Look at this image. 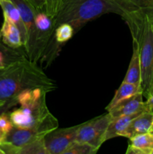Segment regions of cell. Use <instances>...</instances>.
Instances as JSON below:
<instances>
[{"instance_id":"obj_12","label":"cell","mask_w":153,"mask_h":154,"mask_svg":"<svg viewBox=\"0 0 153 154\" xmlns=\"http://www.w3.org/2000/svg\"><path fill=\"white\" fill-rule=\"evenodd\" d=\"M153 151V134L151 132L136 135L129 139L127 154H152Z\"/></svg>"},{"instance_id":"obj_11","label":"cell","mask_w":153,"mask_h":154,"mask_svg":"<svg viewBox=\"0 0 153 154\" xmlns=\"http://www.w3.org/2000/svg\"><path fill=\"white\" fill-rule=\"evenodd\" d=\"M0 38L8 48L18 49L23 47V41L20 31L6 17H4L2 26L0 29Z\"/></svg>"},{"instance_id":"obj_30","label":"cell","mask_w":153,"mask_h":154,"mask_svg":"<svg viewBox=\"0 0 153 154\" xmlns=\"http://www.w3.org/2000/svg\"><path fill=\"white\" fill-rule=\"evenodd\" d=\"M152 154H153V151H152Z\"/></svg>"},{"instance_id":"obj_20","label":"cell","mask_w":153,"mask_h":154,"mask_svg":"<svg viewBox=\"0 0 153 154\" xmlns=\"http://www.w3.org/2000/svg\"><path fill=\"white\" fill-rule=\"evenodd\" d=\"M133 11L139 10L153 14V0H123Z\"/></svg>"},{"instance_id":"obj_10","label":"cell","mask_w":153,"mask_h":154,"mask_svg":"<svg viewBox=\"0 0 153 154\" xmlns=\"http://www.w3.org/2000/svg\"><path fill=\"white\" fill-rule=\"evenodd\" d=\"M152 123L153 113L148 110L143 111L129 123L120 137H125L130 139L136 135L149 132Z\"/></svg>"},{"instance_id":"obj_27","label":"cell","mask_w":153,"mask_h":154,"mask_svg":"<svg viewBox=\"0 0 153 154\" xmlns=\"http://www.w3.org/2000/svg\"><path fill=\"white\" fill-rule=\"evenodd\" d=\"M149 132H151V133L153 134V123H152V127H151V129H150Z\"/></svg>"},{"instance_id":"obj_21","label":"cell","mask_w":153,"mask_h":154,"mask_svg":"<svg viewBox=\"0 0 153 154\" xmlns=\"http://www.w3.org/2000/svg\"><path fill=\"white\" fill-rule=\"evenodd\" d=\"M14 124L10 120L9 114L2 113L0 114V129L6 134L10 132L14 127Z\"/></svg>"},{"instance_id":"obj_19","label":"cell","mask_w":153,"mask_h":154,"mask_svg":"<svg viewBox=\"0 0 153 154\" xmlns=\"http://www.w3.org/2000/svg\"><path fill=\"white\" fill-rule=\"evenodd\" d=\"M98 150V149L90 144L75 141L64 151V154H94Z\"/></svg>"},{"instance_id":"obj_9","label":"cell","mask_w":153,"mask_h":154,"mask_svg":"<svg viewBox=\"0 0 153 154\" xmlns=\"http://www.w3.org/2000/svg\"><path fill=\"white\" fill-rule=\"evenodd\" d=\"M142 93H138L132 97L120 102L107 112L110 114L112 118L120 116L140 114L143 111H147L145 102L142 100Z\"/></svg>"},{"instance_id":"obj_24","label":"cell","mask_w":153,"mask_h":154,"mask_svg":"<svg viewBox=\"0 0 153 154\" xmlns=\"http://www.w3.org/2000/svg\"><path fill=\"white\" fill-rule=\"evenodd\" d=\"M145 104L147 110L153 113V90H152L148 97L146 98V101L145 102Z\"/></svg>"},{"instance_id":"obj_31","label":"cell","mask_w":153,"mask_h":154,"mask_svg":"<svg viewBox=\"0 0 153 154\" xmlns=\"http://www.w3.org/2000/svg\"><path fill=\"white\" fill-rule=\"evenodd\" d=\"M61 2H62V1H61Z\"/></svg>"},{"instance_id":"obj_6","label":"cell","mask_w":153,"mask_h":154,"mask_svg":"<svg viewBox=\"0 0 153 154\" xmlns=\"http://www.w3.org/2000/svg\"><path fill=\"white\" fill-rule=\"evenodd\" d=\"M112 117L109 112L82 123L76 141L86 143L99 149L105 142V134Z\"/></svg>"},{"instance_id":"obj_16","label":"cell","mask_w":153,"mask_h":154,"mask_svg":"<svg viewBox=\"0 0 153 154\" xmlns=\"http://www.w3.org/2000/svg\"><path fill=\"white\" fill-rule=\"evenodd\" d=\"M139 114H135L132 115L120 116L112 118L105 134V141L116 137H120L121 133L125 129L129 123Z\"/></svg>"},{"instance_id":"obj_1","label":"cell","mask_w":153,"mask_h":154,"mask_svg":"<svg viewBox=\"0 0 153 154\" xmlns=\"http://www.w3.org/2000/svg\"><path fill=\"white\" fill-rule=\"evenodd\" d=\"M32 88H43L52 92L56 89V85L37 63L30 61L26 57L0 69V100L5 102L3 107H11L21 92Z\"/></svg>"},{"instance_id":"obj_23","label":"cell","mask_w":153,"mask_h":154,"mask_svg":"<svg viewBox=\"0 0 153 154\" xmlns=\"http://www.w3.org/2000/svg\"><path fill=\"white\" fill-rule=\"evenodd\" d=\"M36 11H45L46 0H26Z\"/></svg>"},{"instance_id":"obj_25","label":"cell","mask_w":153,"mask_h":154,"mask_svg":"<svg viewBox=\"0 0 153 154\" xmlns=\"http://www.w3.org/2000/svg\"><path fill=\"white\" fill-rule=\"evenodd\" d=\"M5 137H6L5 132H4L2 130L0 129V144H1L2 142H4V140H5Z\"/></svg>"},{"instance_id":"obj_3","label":"cell","mask_w":153,"mask_h":154,"mask_svg":"<svg viewBox=\"0 0 153 154\" xmlns=\"http://www.w3.org/2000/svg\"><path fill=\"white\" fill-rule=\"evenodd\" d=\"M125 20L138 47L141 65V89L146 99L153 90V17L142 11L126 12Z\"/></svg>"},{"instance_id":"obj_26","label":"cell","mask_w":153,"mask_h":154,"mask_svg":"<svg viewBox=\"0 0 153 154\" xmlns=\"http://www.w3.org/2000/svg\"><path fill=\"white\" fill-rule=\"evenodd\" d=\"M4 104H5V102H4V101H2L0 100V108H2V107H3L4 105Z\"/></svg>"},{"instance_id":"obj_5","label":"cell","mask_w":153,"mask_h":154,"mask_svg":"<svg viewBox=\"0 0 153 154\" xmlns=\"http://www.w3.org/2000/svg\"><path fill=\"white\" fill-rule=\"evenodd\" d=\"M58 127V121L52 114L44 121L32 128L13 129L6 134V142L10 143L18 147H22L33 141L44 138L46 134Z\"/></svg>"},{"instance_id":"obj_2","label":"cell","mask_w":153,"mask_h":154,"mask_svg":"<svg viewBox=\"0 0 153 154\" xmlns=\"http://www.w3.org/2000/svg\"><path fill=\"white\" fill-rule=\"evenodd\" d=\"M131 11L123 0H62L52 23L55 29L62 23L70 24L76 33L86 23L105 14L122 17Z\"/></svg>"},{"instance_id":"obj_14","label":"cell","mask_w":153,"mask_h":154,"mask_svg":"<svg viewBox=\"0 0 153 154\" xmlns=\"http://www.w3.org/2000/svg\"><path fill=\"white\" fill-rule=\"evenodd\" d=\"M124 82L141 87V65L140 53L136 42L133 41V54L129 63L127 73L124 76Z\"/></svg>"},{"instance_id":"obj_28","label":"cell","mask_w":153,"mask_h":154,"mask_svg":"<svg viewBox=\"0 0 153 154\" xmlns=\"http://www.w3.org/2000/svg\"><path fill=\"white\" fill-rule=\"evenodd\" d=\"M0 154H4V152H3L2 150H1V149H0Z\"/></svg>"},{"instance_id":"obj_8","label":"cell","mask_w":153,"mask_h":154,"mask_svg":"<svg viewBox=\"0 0 153 154\" xmlns=\"http://www.w3.org/2000/svg\"><path fill=\"white\" fill-rule=\"evenodd\" d=\"M11 1L18 8L21 14L26 32V42L23 48L25 50L27 58L32 62L34 48H35L36 36H37V30H36L35 21H34L36 10L26 0H11Z\"/></svg>"},{"instance_id":"obj_7","label":"cell","mask_w":153,"mask_h":154,"mask_svg":"<svg viewBox=\"0 0 153 154\" xmlns=\"http://www.w3.org/2000/svg\"><path fill=\"white\" fill-rule=\"evenodd\" d=\"M81 124L64 129H56L44 138L48 154H64V151L76 141Z\"/></svg>"},{"instance_id":"obj_18","label":"cell","mask_w":153,"mask_h":154,"mask_svg":"<svg viewBox=\"0 0 153 154\" xmlns=\"http://www.w3.org/2000/svg\"><path fill=\"white\" fill-rule=\"evenodd\" d=\"M74 34V30L70 24L62 23L56 28L54 38L56 43L61 45L70 40Z\"/></svg>"},{"instance_id":"obj_22","label":"cell","mask_w":153,"mask_h":154,"mask_svg":"<svg viewBox=\"0 0 153 154\" xmlns=\"http://www.w3.org/2000/svg\"><path fill=\"white\" fill-rule=\"evenodd\" d=\"M61 1L62 0H46L45 11L52 18H53L56 14Z\"/></svg>"},{"instance_id":"obj_17","label":"cell","mask_w":153,"mask_h":154,"mask_svg":"<svg viewBox=\"0 0 153 154\" xmlns=\"http://www.w3.org/2000/svg\"><path fill=\"white\" fill-rule=\"evenodd\" d=\"M44 138H39L20 147L18 154H48Z\"/></svg>"},{"instance_id":"obj_13","label":"cell","mask_w":153,"mask_h":154,"mask_svg":"<svg viewBox=\"0 0 153 154\" xmlns=\"http://www.w3.org/2000/svg\"><path fill=\"white\" fill-rule=\"evenodd\" d=\"M0 6L3 11V15L18 27L23 41V48L26 42V32L22 21L21 14L18 8L11 0H0Z\"/></svg>"},{"instance_id":"obj_29","label":"cell","mask_w":153,"mask_h":154,"mask_svg":"<svg viewBox=\"0 0 153 154\" xmlns=\"http://www.w3.org/2000/svg\"><path fill=\"white\" fill-rule=\"evenodd\" d=\"M2 45V44H1V42H0V45Z\"/></svg>"},{"instance_id":"obj_4","label":"cell","mask_w":153,"mask_h":154,"mask_svg":"<svg viewBox=\"0 0 153 154\" xmlns=\"http://www.w3.org/2000/svg\"><path fill=\"white\" fill-rule=\"evenodd\" d=\"M48 93L43 88L28 89L21 92L12 103V106L19 104L20 107L9 114L14 126L25 129L32 128L49 117L51 113L46 103Z\"/></svg>"},{"instance_id":"obj_15","label":"cell","mask_w":153,"mask_h":154,"mask_svg":"<svg viewBox=\"0 0 153 154\" xmlns=\"http://www.w3.org/2000/svg\"><path fill=\"white\" fill-rule=\"evenodd\" d=\"M138 93H142V89H141L140 86L134 85V84L122 81L120 87L116 92L112 100L110 101L109 105L106 107V111H110L112 108L116 106L120 102L132 97L134 95L137 94Z\"/></svg>"}]
</instances>
